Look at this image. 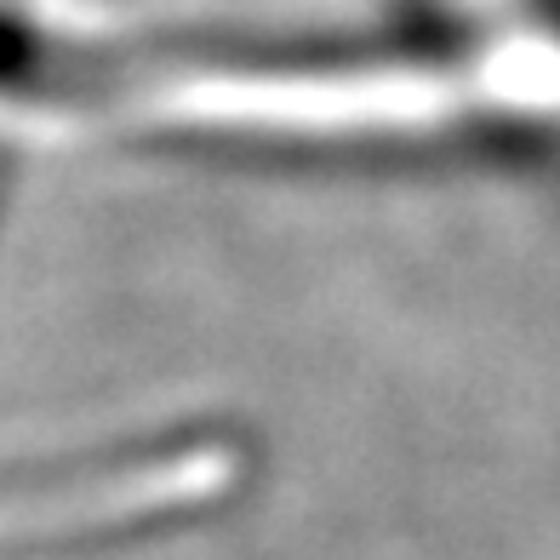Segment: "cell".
Segmentation results:
<instances>
[{
	"mask_svg": "<svg viewBox=\"0 0 560 560\" xmlns=\"http://www.w3.org/2000/svg\"><path fill=\"white\" fill-rule=\"evenodd\" d=\"M446 12H464V18H503V12H521V7H538V0H441Z\"/></svg>",
	"mask_w": 560,
	"mask_h": 560,
	"instance_id": "obj_1",
	"label": "cell"
}]
</instances>
